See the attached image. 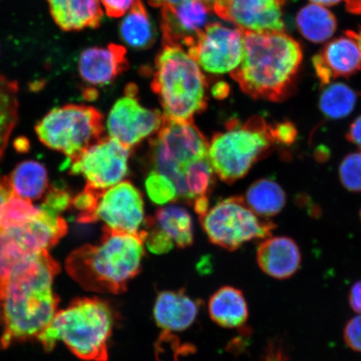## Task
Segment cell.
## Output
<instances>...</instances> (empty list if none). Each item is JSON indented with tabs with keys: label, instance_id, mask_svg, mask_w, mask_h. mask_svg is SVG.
Wrapping results in <instances>:
<instances>
[{
	"label": "cell",
	"instance_id": "1",
	"mask_svg": "<svg viewBox=\"0 0 361 361\" xmlns=\"http://www.w3.org/2000/svg\"><path fill=\"white\" fill-rule=\"evenodd\" d=\"M60 265L47 250L27 254L13 268L2 303L4 331L0 345L38 337L57 314L53 290Z\"/></svg>",
	"mask_w": 361,
	"mask_h": 361
},
{
	"label": "cell",
	"instance_id": "2",
	"mask_svg": "<svg viewBox=\"0 0 361 361\" xmlns=\"http://www.w3.org/2000/svg\"><path fill=\"white\" fill-rule=\"evenodd\" d=\"M209 149V142L193 121L164 117L150 140L149 158L152 171L173 182L178 200L193 205L197 198L207 197L214 183Z\"/></svg>",
	"mask_w": 361,
	"mask_h": 361
},
{
	"label": "cell",
	"instance_id": "3",
	"mask_svg": "<svg viewBox=\"0 0 361 361\" xmlns=\"http://www.w3.org/2000/svg\"><path fill=\"white\" fill-rule=\"evenodd\" d=\"M243 31V56L232 78L252 98L283 101L303 59L300 44L283 31Z\"/></svg>",
	"mask_w": 361,
	"mask_h": 361
},
{
	"label": "cell",
	"instance_id": "4",
	"mask_svg": "<svg viewBox=\"0 0 361 361\" xmlns=\"http://www.w3.org/2000/svg\"><path fill=\"white\" fill-rule=\"evenodd\" d=\"M144 243L141 235L104 227L97 245H85L68 257L67 273L85 290L119 295L141 272Z\"/></svg>",
	"mask_w": 361,
	"mask_h": 361
},
{
	"label": "cell",
	"instance_id": "5",
	"mask_svg": "<svg viewBox=\"0 0 361 361\" xmlns=\"http://www.w3.org/2000/svg\"><path fill=\"white\" fill-rule=\"evenodd\" d=\"M114 324V312L106 300L81 298L59 311L37 338L45 351L52 350L62 341L80 359L107 361Z\"/></svg>",
	"mask_w": 361,
	"mask_h": 361
},
{
	"label": "cell",
	"instance_id": "6",
	"mask_svg": "<svg viewBox=\"0 0 361 361\" xmlns=\"http://www.w3.org/2000/svg\"><path fill=\"white\" fill-rule=\"evenodd\" d=\"M166 118L193 121L207 108V83L200 66L183 47L164 45L152 82Z\"/></svg>",
	"mask_w": 361,
	"mask_h": 361
},
{
	"label": "cell",
	"instance_id": "7",
	"mask_svg": "<svg viewBox=\"0 0 361 361\" xmlns=\"http://www.w3.org/2000/svg\"><path fill=\"white\" fill-rule=\"evenodd\" d=\"M274 144L269 125L261 116H252L245 123L229 121L225 132L215 134L209 142V159L215 175L225 183L236 182Z\"/></svg>",
	"mask_w": 361,
	"mask_h": 361
},
{
	"label": "cell",
	"instance_id": "8",
	"mask_svg": "<svg viewBox=\"0 0 361 361\" xmlns=\"http://www.w3.org/2000/svg\"><path fill=\"white\" fill-rule=\"evenodd\" d=\"M35 132L45 146L71 160L102 138L103 116L94 107L71 104L48 112Z\"/></svg>",
	"mask_w": 361,
	"mask_h": 361
},
{
	"label": "cell",
	"instance_id": "9",
	"mask_svg": "<svg viewBox=\"0 0 361 361\" xmlns=\"http://www.w3.org/2000/svg\"><path fill=\"white\" fill-rule=\"evenodd\" d=\"M200 221L210 242L230 251L254 239L269 238L275 228L272 222L257 215L243 197L219 202Z\"/></svg>",
	"mask_w": 361,
	"mask_h": 361
},
{
	"label": "cell",
	"instance_id": "10",
	"mask_svg": "<svg viewBox=\"0 0 361 361\" xmlns=\"http://www.w3.org/2000/svg\"><path fill=\"white\" fill-rule=\"evenodd\" d=\"M132 149L111 137H102L68 161L70 173L81 175L87 186L106 190L123 182L128 173V160Z\"/></svg>",
	"mask_w": 361,
	"mask_h": 361
},
{
	"label": "cell",
	"instance_id": "11",
	"mask_svg": "<svg viewBox=\"0 0 361 361\" xmlns=\"http://www.w3.org/2000/svg\"><path fill=\"white\" fill-rule=\"evenodd\" d=\"M102 221L105 227L114 231L145 239V230H140L145 221L142 193L129 180L115 185L101 192L96 207L84 224Z\"/></svg>",
	"mask_w": 361,
	"mask_h": 361
},
{
	"label": "cell",
	"instance_id": "12",
	"mask_svg": "<svg viewBox=\"0 0 361 361\" xmlns=\"http://www.w3.org/2000/svg\"><path fill=\"white\" fill-rule=\"evenodd\" d=\"M188 53L209 73H231L242 61L243 31L212 23L205 26Z\"/></svg>",
	"mask_w": 361,
	"mask_h": 361
},
{
	"label": "cell",
	"instance_id": "13",
	"mask_svg": "<svg viewBox=\"0 0 361 361\" xmlns=\"http://www.w3.org/2000/svg\"><path fill=\"white\" fill-rule=\"evenodd\" d=\"M159 111L148 109L140 104L137 88L130 84L124 97L117 100L107 119L109 137L133 149L144 139L155 135L164 123Z\"/></svg>",
	"mask_w": 361,
	"mask_h": 361
},
{
	"label": "cell",
	"instance_id": "14",
	"mask_svg": "<svg viewBox=\"0 0 361 361\" xmlns=\"http://www.w3.org/2000/svg\"><path fill=\"white\" fill-rule=\"evenodd\" d=\"M210 11L202 0L161 8L162 44L192 47L205 28Z\"/></svg>",
	"mask_w": 361,
	"mask_h": 361
},
{
	"label": "cell",
	"instance_id": "15",
	"mask_svg": "<svg viewBox=\"0 0 361 361\" xmlns=\"http://www.w3.org/2000/svg\"><path fill=\"white\" fill-rule=\"evenodd\" d=\"M286 0H229L216 13L238 29L252 32H281L282 6Z\"/></svg>",
	"mask_w": 361,
	"mask_h": 361
},
{
	"label": "cell",
	"instance_id": "16",
	"mask_svg": "<svg viewBox=\"0 0 361 361\" xmlns=\"http://www.w3.org/2000/svg\"><path fill=\"white\" fill-rule=\"evenodd\" d=\"M316 75L322 84L332 79L353 75L361 69V51L354 32L329 42L313 59Z\"/></svg>",
	"mask_w": 361,
	"mask_h": 361
},
{
	"label": "cell",
	"instance_id": "17",
	"mask_svg": "<svg viewBox=\"0 0 361 361\" xmlns=\"http://www.w3.org/2000/svg\"><path fill=\"white\" fill-rule=\"evenodd\" d=\"M200 303L182 290L164 291L157 297L153 315L161 331L160 345L169 341L171 334L187 331L195 322Z\"/></svg>",
	"mask_w": 361,
	"mask_h": 361
},
{
	"label": "cell",
	"instance_id": "18",
	"mask_svg": "<svg viewBox=\"0 0 361 361\" xmlns=\"http://www.w3.org/2000/svg\"><path fill=\"white\" fill-rule=\"evenodd\" d=\"M79 72L83 80L92 85H106L128 70L126 49L110 44L107 47H92L81 53Z\"/></svg>",
	"mask_w": 361,
	"mask_h": 361
},
{
	"label": "cell",
	"instance_id": "19",
	"mask_svg": "<svg viewBox=\"0 0 361 361\" xmlns=\"http://www.w3.org/2000/svg\"><path fill=\"white\" fill-rule=\"evenodd\" d=\"M39 209V214L30 222L6 230L27 254L48 251L67 233V223L61 216Z\"/></svg>",
	"mask_w": 361,
	"mask_h": 361
},
{
	"label": "cell",
	"instance_id": "20",
	"mask_svg": "<svg viewBox=\"0 0 361 361\" xmlns=\"http://www.w3.org/2000/svg\"><path fill=\"white\" fill-rule=\"evenodd\" d=\"M259 267L269 276L287 279L300 269L301 254L299 246L288 237L265 238L257 250Z\"/></svg>",
	"mask_w": 361,
	"mask_h": 361
},
{
	"label": "cell",
	"instance_id": "21",
	"mask_svg": "<svg viewBox=\"0 0 361 361\" xmlns=\"http://www.w3.org/2000/svg\"><path fill=\"white\" fill-rule=\"evenodd\" d=\"M56 24L64 31L97 28L103 18L101 0H47Z\"/></svg>",
	"mask_w": 361,
	"mask_h": 361
},
{
	"label": "cell",
	"instance_id": "22",
	"mask_svg": "<svg viewBox=\"0 0 361 361\" xmlns=\"http://www.w3.org/2000/svg\"><path fill=\"white\" fill-rule=\"evenodd\" d=\"M210 317L219 326L241 328L248 318V308L242 291L231 286L220 288L210 298Z\"/></svg>",
	"mask_w": 361,
	"mask_h": 361
},
{
	"label": "cell",
	"instance_id": "23",
	"mask_svg": "<svg viewBox=\"0 0 361 361\" xmlns=\"http://www.w3.org/2000/svg\"><path fill=\"white\" fill-rule=\"evenodd\" d=\"M8 180L13 194L30 201L42 198L48 189L47 171L35 161L21 162Z\"/></svg>",
	"mask_w": 361,
	"mask_h": 361
},
{
	"label": "cell",
	"instance_id": "24",
	"mask_svg": "<svg viewBox=\"0 0 361 361\" xmlns=\"http://www.w3.org/2000/svg\"><path fill=\"white\" fill-rule=\"evenodd\" d=\"M245 200L257 215L267 219L281 213L286 206V195L276 182L266 178L251 185Z\"/></svg>",
	"mask_w": 361,
	"mask_h": 361
},
{
	"label": "cell",
	"instance_id": "25",
	"mask_svg": "<svg viewBox=\"0 0 361 361\" xmlns=\"http://www.w3.org/2000/svg\"><path fill=\"white\" fill-rule=\"evenodd\" d=\"M296 24L304 37L315 43L324 42L331 38L337 27L333 13L316 4L301 8L296 17Z\"/></svg>",
	"mask_w": 361,
	"mask_h": 361
},
{
	"label": "cell",
	"instance_id": "26",
	"mask_svg": "<svg viewBox=\"0 0 361 361\" xmlns=\"http://www.w3.org/2000/svg\"><path fill=\"white\" fill-rule=\"evenodd\" d=\"M153 223L178 247H187L193 242L192 220L186 209L178 206L161 207L152 216Z\"/></svg>",
	"mask_w": 361,
	"mask_h": 361
},
{
	"label": "cell",
	"instance_id": "27",
	"mask_svg": "<svg viewBox=\"0 0 361 361\" xmlns=\"http://www.w3.org/2000/svg\"><path fill=\"white\" fill-rule=\"evenodd\" d=\"M121 37L135 49L150 47L155 42V30L142 0H137L121 24Z\"/></svg>",
	"mask_w": 361,
	"mask_h": 361
},
{
	"label": "cell",
	"instance_id": "28",
	"mask_svg": "<svg viewBox=\"0 0 361 361\" xmlns=\"http://www.w3.org/2000/svg\"><path fill=\"white\" fill-rule=\"evenodd\" d=\"M19 87L15 80L0 75V161L18 121Z\"/></svg>",
	"mask_w": 361,
	"mask_h": 361
},
{
	"label": "cell",
	"instance_id": "29",
	"mask_svg": "<svg viewBox=\"0 0 361 361\" xmlns=\"http://www.w3.org/2000/svg\"><path fill=\"white\" fill-rule=\"evenodd\" d=\"M357 96L348 85L336 83L329 85L322 94L319 107L329 119H341L355 109Z\"/></svg>",
	"mask_w": 361,
	"mask_h": 361
},
{
	"label": "cell",
	"instance_id": "30",
	"mask_svg": "<svg viewBox=\"0 0 361 361\" xmlns=\"http://www.w3.org/2000/svg\"><path fill=\"white\" fill-rule=\"evenodd\" d=\"M39 207L32 201L12 194L0 209V228L4 230L22 227L39 214Z\"/></svg>",
	"mask_w": 361,
	"mask_h": 361
},
{
	"label": "cell",
	"instance_id": "31",
	"mask_svg": "<svg viewBox=\"0 0 361 361\" xmlns=\"http://www.w3.org/2000/svg\"><path fill=\"white\" fill-rule=\"evenodd\" d=\"M26 255L11 234L0 228V304L6 295L13 268Z\"/></svg>",
	"mask_w": 361,
	"mask_h": 361
},
{
	"label": "cell",
	"instance_id": "32",
	"mask_svg": "<svg viewBox=\"0 0 361 361\" xmlns=\"http://www.w3.org/2000/svg\"><path fill=\"white\" fill-rule=\"evenodd\" d=\"M146 190L149 197L157 204L178 200L177 189L171 180L164 174L152 171L145 182Z\"/></svg>",
	"mask_w": 361,
	"mask_h": 361
},
{
	"label": "cell",
	"instance_id": "33",
	"mask_svg": "<svg viewBox=\"0 0 361 361\" xmlns=\"http://www.w3.org/2000/svg\"><path fill=\"white\" fill-rule=\"evenodd\" d=\"M338 174L346 189L350 192H361V151L350 153L343 159Z\"/></svg>",
	"mask_w": 361,
	"mask_h": 361
},
{
	"label": "cell",
	"instance_id": "34",
	"mask_svg": "<svg viewBox=\"0 0 361 361\" xmlns=\"http://www.w3.org/2000/svg\"><path fill=\"white\" fill-rule=\"evenodd\" d=\"M71 203L72 198L69 192L64 189L52 188L49 189L42 206L39 207L49 213L60 215Z\"/></svg>",
	"mask_w": 361,
	"mask_h": 361
},
{
	"label": "cell",
	"instance_id": "35",
	"mask_svg": "<svg viewBox=\"0 0 361 361\" xmlns=\"http://www.w3.org/2000/svg\"><path fill=\"white\" fill-rule=\"evenodd\" d=\"M271 137L274 143L290 146L295 142L298 130L295 124L291 121H283L272 126L269 125Z\"/></svg>",
	"mask_w": 361,
	"mask_h": 361
},
{
	"label": "cell",
	"instance_id": "36",
	"mask_svg": "<svg viewBox=\"0 0 361 361\" xmlns=\"http://www.w3.org/2000/svg\"><path fill=\"white\" fill-rule=\"evenodd\" d=\"M344 338L350 349L361 353V314L352 318L346 324Z\"/></svg>",
	"mask_w": 361,
	"mask_h": 361
},
{
	"label": "cell",
	"instance_id": "37",
	"mask_svg": "<svg viewBox=\"0 0 361 361\" xmlns=\"http://www.w3.org/2000/svg\"><path fill=\"white\" fill-rule=\"evenodd\" d=\"M106 15L111 18H120L133 8L137 0H101Z\"/></svg>",
	"mask_w": 361,
	"mask_h": 361
},
{
	"label": "cell",
	"instance_id": "38",
	"mask_svg": "<svg viewBox=\"0 0 361 361\" xmlns=\"http://www.w3.org/2000/svg\"><path fill=\"white\" fill-rule=\"evenodd\" d=\"M286 354H284L282 346L277 343H270L266 353L261 361H286Z\"/></svg>",
	"mask_w": 361,
	"mask_h": 361
},
{
	"label": "cell",
	"instance_id": "39",
	"mask_svg": "<svg viewBox=\"0 0 361 361\" xmlns=\"http://www.w3.org/2000/svg\"><path fill=\"white\" fill-rule=\"evenodd\" d=\"M349 304L355 312L361 314V281L352 286L349 295Z\"/></svg>",
	"mask_w": 361,
	"mask_h": 361
},
{
	"label": "cell",
	"instance_id": "40",
	"mask_svg": "<svg viewBox=\"0 0 361 361\" xmlns=\"http://www.w3.org/2000/svg\"><path fill=\"white\" fill-rule=\"evenodd\" d=\"M346 137L349 142L361 149V116L350 125Z\"/></svg>",
	"mask_w": 361,
	"mask_h": 361
},
{
	"label": "cell",
	"instance_id": "41",
	"mask_svg": "<svg viewBox=\"0 0 361 361\" xmlns=\"http://www.w3.org/2000/svg\"><path fill=\"white\" fill-rule=\"evenodd\" d=\"M184 1H187V0H148L149 4L156 8L175 6Z\"/></svg>",
	"mask_w": 361,
	"mask_h": 361
},
{
	"label": "cell",
	"instance_id": "42",
	"mask_svg": "<svg viewBox=\"0 0 361 361\" xmlns=\"http://www.w3.org/2000/svg\"><path fill=\"white\" fill-rule=\"evenodd\" d=\"M202 1L209 8L211 11L216 13L224 7L229 0H202Z\"/></svg>",
	"mask_w": 361,
	"mask_h": 361
},
{
	"label": "cell",
	"instance_id": "43",
	"mask_svg": "<svg viewBox=\"0 0 361 361\" xmlns=\"http://www.w3.org/2000/svg\"><path fill=\"white\" fill-rule=\"evenodd\" d=\"M214 96L218 99H223L228 96V87L227 84L219 83L215 85L213 90Z\"/></svg>",
	"mask_w": 361,
	"mask_h": 361
},
{
	"label": "cell",
	"instance_id": "44",
	"mask_svg": "<svg viewBox=\"0 0 361 361\" xmlns=\"http://www.w3.org/2000/svg\"><path fill=\"white\" fill-rule=\"evenodd\" d=\"M347 11L355 15L361 13V0H344Z\"/></svg>",
	"mask_w": 361,
	"mask_h": 361
},
{
	"label": "cell",
	"instance_id": "45",
	"mask_svg": "<svg viewBox=\"0 0 361 361\" xmlns=\"http://www.w3.org/2000/svg\"><path fill=\"white\" fill-rule=\"evenodd\" d=\"M310 1L322 6H332L337 4L341 0H310Z\"/></svg>",
	"mask_w": 361,
	"mask_h": 361
},
{
	"label": "cell",
	"instance_id": "46",
	"mask_svg": "<svg viewBox=\"0 0 361 361\" xmlns=\"http://www.w3.org/2000/svg\"><path fill=\"white\" fill-rule=\"evenodd\" d=\"M6 192L4 190V188H3L2 185L0 184V207H2L4 202L6 201Z\"/></svg>",
	"mask_w": 361,
	"mask_h": 361
},
{
	"label": "cell",
	"instance_id": "47",
	"mask_svg": "<svg viewBox=\"0 0 361 361\" xmlns=\"http://www.w3.org/2000/svg\"><path fill=\"white\" fill-rule=\"evenodd\" d=\"M355 37L356 39V40H357V42H358V44H359V47H360V51H361V30L359 31V33H355Z\"/></svg>",
	"mask_w": 361,
	"mask_h": 361
},
{
	"label": "cell",
	"instance_id": "48",
	"mask_svg": "<svg viewBox=\"0 0 361 361\" xmlns=\"http://www.w3.org/2000/svg\"><path fill=\"white\" fill-rule=\"evenodd\" d=\"M360 218H361V210H360Z\"/></svg>",
	"mask_w": 361,
	"mask_h": 361
}]
</instances>
